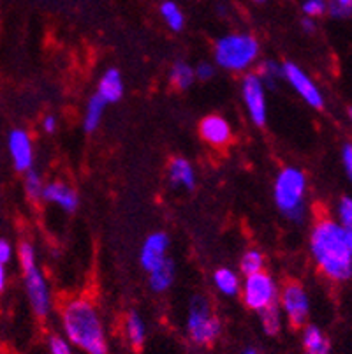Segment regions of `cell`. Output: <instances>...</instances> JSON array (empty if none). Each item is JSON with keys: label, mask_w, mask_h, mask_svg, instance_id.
I'll use <instances>...</instances> for the list:
<instances>
[{"label": "cell", "mask_w": 352, "mask_h": 354, "mask_svg": "<svg viewBox=\"0 0 352 354\" xmlns=\"http://www.w3.org/2000/svg\"><path fill=\"white\" fill-rule=\"evenodd\" d=\"M310 254L319 272L331 282L352 279V250L344 227L333 217H319L310 231Z\"/></svg>", "instance_id": "6da1fadb"}, {"label": "cell", "mask_w": 352, "mask_h": 354, "mask_svg": "<svg viewBox=\"0 0 352 354\" xmlns=\"http://www.w3.org/2000/svg\"><path fill=\"white\" fill-rule=\"evenodd\" d=\"M62 324L67 340L86 354H109L104 326L93 304L74 298L62 308Z\"/></svg>", "instance_id": "7a4b0ae2"}, {"label": "cell", "mask_w": 352, "mask_h": 354, "mask_svg": "<svg viewBox=\"0 0 352 354\" xmlns=\"http://www.w3.org/2000/svg\"><path fill=\"white\" fill-rule=\"evenodd\" d=\"M273 198L280 214L290 222H303L306 215V175L295 166L284 167L277 175Z\"/></svg>", "instance_id": "3957f363"}, {"label": "cell", "mask_w": 352, "mask_h": 354, "mask_svg": "<svg viewBox=\"0 0 352 354\" xmlns=\"http://www.w3.org/2000/svg\"><path fill=\"white\" fill-rule=\"evenodd\" d=\"M259 57V43L250 34H228L215 43V62L232 73L252 67Z\"/></svg>", "instance_id": "277c9868"}, {"label": "cell", "mask_w": 352, "mask_h": 354, "mask_svg": "<svg viewBox=\"0 0 352 354\" xmlns=\"http://www.w3.org/2000/svg\"><path fill=\"white\" fill-rule=\"evenodd\" d=\"M187 333L190 340L198 346H210L221 335V321L213 315L208 300L203 296H196L190 301L189 315H187Z\"/></svg>", "instance_id": "5b68a950"}, {"label": "cell", "mask_w": 352, "mask_h": 354, "mask_svg": "<svg viewBox=\"0 0 352 354\" xmlns=\"http://www.w3.org/2000/svg\"><path fill=\"white\" fill-rule=\"evenodd\" d=\"M240 292L243 304L256 312L279 301V289H277L275 281L264 270L247 275L245 282L241 284Z\"/></svg>", "instance_id": "8992f818"}, {"label": "cell", "mask_w": 352, "mask_h": 354, "mask_svg": "<svg viewBox=\"0 0 352 354\" xmlns=\"http://www.w3.org/2000/svg\"><path fill=\"white\" fill-rule=\"evenodd\" d=\"M279 305L293 326H306V321H308L310 315V298L302 284L287 282L282 291H280Z\"/></svg>", "instance_id": "52a82bcc"}, {"label": "cell", "mask_w": 352, "mask_h": 354, "mask_svg": "<svg viewBox=\"0 0 352 354\" xmlns=\"http://www.w3.org/2000/svg\"><path fill=\"white\" fill-rule=\"evenodd\" d=\"M282 80H286L296 94L314 109L324 108V95H322L321 88L314 83V80L310 78L308 74L295 62L282 64Z\"/></svg>", "instance_id": "ba28073f"}, {"label": "cell", "mask_w": 352, "mask_h": 354, "mask_svg": "<svg viewBox=\"0 0 352 354\" xmlns=\"http://www.w3.org/2000/svg\"><path fill=\"white\" fill-rule=\"evenodd\" d=\"M25 275V288H27L28 301L32 305V310L39 317H46L51 308V295L46 281H44L43 272L39 270L37 263H27L21 265Z\"/></svg>", "instance_id": "9c48e42d"}, {"label": "cell", "mask_w": 352, "mask_h": 354, "mask_svg": "<svg viewBox=\"0 0 352 354\" xmlns=\"http://www.w3.org/2000/svg\"><path fill=\"white\" fill-rule=\"evenodd\" d=\"M241 95L250 115V120L256 125L266 124L268 104H266V86L261 82L256 73L247 74L241 82Z\"/></svg>", "instance_id": "30bf717a"}, {"label": "cell", "mask_w": 352, "mask_h": 354, "mask_svg": "<svg viewBox=\"0 0 352 354\" xmlns=\"http://www.w3.org/2000/svg\"><path fill=\"white\" fill-rule=\"evenodd\" d=\"M8 147L9 153L12 157V162H15L16 171L25 173L28 169H32V164H34V147H32L30 136L25 131H21V129L12 131L9 134Z\"/></svg>", "instance_id": "8fae6325"}, {"label": "cell", "mask_w": 352, "mask_h": 354, "mask_svg": "<svg viewBox=\"0 0 352 354\" xmlns=\"http://www.w3.org/2000/svg\"><path fill=\"white\" fill-rule=\"evenodd\" d=\"M167 249H169V236L163 231L148 234L147 240L143 241L140 252V263L147 272L163 263L167 257Z\"/></svg>", "instance_id": "7c38bea8"}, {"label": "cell", "mask_w": 352, "mask_h": 354, "mask_svg": "<svg viewBox=\"0 0 352 354\" xmlns=\"http://www.w3.org/2000/svg\"><path fill=\"white\" fill-rule=\"evenodd\" d=\"M199 134L212 147H224L231 141L232 131L229 122L221 115H208L199 124Z\"/></svg>", "instance_id": "4fadbf2b"}, {"label": "cell", "mask_w": 352, "mask_h": 354, "mask_svg": "<svg viewBox=\"0 0 352 354\" xmlns=\"http://www.w3.org/2000/svg\"><path fill=\"white\" fill-rule=\"evenodd\" d=\"M41 199H44V201L48 203H53V205L60 207L64 212H67V214L76 212L77 205H80L77 192L64 182H51L48 183V185H44L43 198Z\"/></svg>", "instance_id": "5bb4252c"}, {"label": "cell", "mask_w": 352, "mask_h": 354, "mask_svg": "<svg viewBox=\"0 0 352 354\" xmlns=\"http://www.w3.org/2000/svg\"><path fill=\"white\" fill-rule=\"evenodd\" d=\"M167 176L173 187L185 189L192 191L196 187V171H194L192 164L183 157H174L167 167Z\"/></svg>", "instance_id": "9a60e30c"}, {"label": "cell", "mask_w": 352, "mask_h": 354, "mask_svg": "<svg viewBox=\"0 0 352 354\" xmlns=\"http://www.w3.org/2000/svg\"><path fill=\"white\" fill-rule=\"evenodd\" d=\"M97 95L106 102V104H113L118 102L124 95V80L118 69H108L99 80L97 85Z\"/></svg>", "instance_id": "2e32d148"}, {"label": "cell", "mask_w": 352, "mask_h": 354, "mask_svg": "<svg viewBox=\"0 0 352 354\" xmlns=\"http://www.w3.org/2000/svg\"><path fill=\"white\" fill-rule=\"evenodd\" d=\"M174 272H176V270H174V263L169 257H166L163 263H159L155 268H151L150 272H148V277H150V288L154 289L155 292L167 291L174 282Z\"/></svg>", "instance_id": "e0dca14e"}, {"label": "cell", "mask_w": 352, "mask_h": 354, "mask_svg": "<svg viewBox=\"0 0 352 354\" xmlns=\"http://www.w3.org/2000/svg\"><path fill=\"white\" fill-rule=\"evenodd\" d=\"M303 347L305 354H329V340L315 324L303 326Z\"/></svg>", "instance_id": "ac0fdd59"}, {"label": "cell", "mask_w": 352, "mask_h": 354, "mask_svg": "<svg viewBox=\"0 0 352 354\" xmlns=\"http://www.w3.org/2000/svg\"><path fill=\"white\" fill-rule=\"evenodd\" d=\"M213 284L224 296H237L241 289L240 277L229 268H219L213 273Z\"/></svg>", "instance_id": "d6986e66"}, {"label": "cell", "mask_w": 352, "mask_h": 354, "mask_svg": "<svg viewBox=\"0 0 352 354\" xmlns=\"http://www.w3.org/2000/svg\"><path fill=\"white\" fill-rule=\"evenodd\" d=\"M261 326H263L266 335H279L280 328H282V308H280L279 301L268 305L263 310H259Z\"/></svg>", "instance_id": "ffe728a7"}, {"label": "cell", "mask_w": 352, "mask_h": 354, "mask_svg": "<svg viewBox=\"0 0 352 354\" xmlns=\"http://www.w3.org/2000/svg\"><path fill=\"white\" fill-rule=\"evenodd\" d=\"M104 108L106 102L97 94H93L89 99V104H86L85 109V118H83V127H85L86 133H93L99 127V124L102 120V115H104Z\"/></svg>", "instance_id": "44dd1931"}, {"label": "cell", "mask_w": 352, "mask_h": 354, "mask_svg": "<svg viewBox=\"0 0 352 354\" xmlns=\"http://www.w3.org/2000/svg\"><path fill=\"white\" fill-rule=\"evenodd\" d=\"M125 330H127V339L134 349H141L147 339V326H145L143 319L138 312H131L127 315V323H125Z\"/></svg>", "instance_id": "7402d4cb"}, {"label": "cell", "mask_w": 352, "mask_h": 354, "mask_svg": "<svg viewBox=\"0 0 352 354\" xmlns=\"http://www.w3.org/2000/svg\"><path fill=\"white\" fill-rule=\"evenodd\" d=\"M194 80H196V76H194V67H190L187 62L178 60V62H174L173 66H171L169 82L174 88H178V90L190 88Z\"/></svg>", "instance_id": "603a6c76"}, {"label": "cell", "mask_w": 352, "mask_h": 354, "mask_svg": "<svg viewBox=\"0 0 352 354\" xmlns=\"http://www.w3.org/2000/svg\"><path fill=\"white\" fill-rule=\"evenodd\" d=\"M342 227L347 236L349 247L352 250V196H342L337 203V217Z\"/></svg>", "instance_id": "cb8c5ba5"}, {"label": "cell", "mask_w": 352, "mask_h": 354, "mask_svg": "<svg viewBox=\"0 0 352 354\" xmlns=\"http://www.w3.org/2000/svg\"><path fill=\"white\" fill-rule=\"evenodd\" d=\"M160 15H163L167 27L173 32H180L183 28V25H185V16H183L182 9L174 4V2H171V0L163 2V6H160Z\"/></svg>", "instance_id": "d4e9b609"}, {"label": "cell", "mask_w": 352, "mask_h": 354, "mask_svg": "<svg viewBox=\"0 0 352 354\" xmlns=\"http://www.w3.org/2000/svg\"><path fill=\"white\" fill-rule=\"evenodd\" d=\"M264 268V256L259 250H247L240 259V270L245 277L252 275V273L263 272Z\"/></svg>", "instance_id": "484cf974"}, {"label": "cell", "mask_w": 352, "mask_h": 354, "mask_svg": "<svg viewBox=\"0 0 352 354\" xmlns=\"http://www.w3.org/2000/svg\"><path fill=\"white\" fill-rule=\"evenodd\" d=\"M256 74L264 83V86H273L279 80H282V66H279L273 60H266V62L261 64Z\"/></svg>", "instance_id": "4316f807"}, {"label": "cell", "mask_w": 352, "mask_h": 354, "mask_svg": "<svg viewBox=\"0 0 352 354\" xmlns=\"http://www.w3.org/2000/svg\"><path fill=\"white\" fill-rule=\"evenodd\" d=\"M43 189L44 183L41 180V175L34 169H28L27 176H25V192H27L28 199L32 201H39V199L43 198Z\"/></svg>", "instance_id": "83f0119b"}, {"label": "cell", "mask_w": 352, "mask_h": 354, "mask_svg": "<svg viewBox=\"0 0 352 354\" xmlns=\"http://www.w3.org/2000/svg\"><path fill=\"white\" fill-rule=\"evenodd\" d=\"M303 12H305L306 18H317L322 16L324 12H328V2L326 0H305L303 2Z\"/></svg>", "instance_id": "f1b7e54d"}, {"label": "cell", "mask_w": 352, "mask_h": 354, "mask_svg": "<svg viewBox=\"0 0 352 354\" xmlns=\"http://www.w3.org/2000/svg\"><path fill=\"white\" fill-rule=\"evenodd\" d=\"M194 76H196V80L208 82V80H212L215 76V67L208 62L198 64V66L194 67Z\"/></svg>", "instance_id": "f546056e"}, {"label": "cell", "mask_w": 352, "mask_h": 354, "mask_svg": "<svg viewBox=\"0 0 352 354\" xmlns=\"http://www.w3.org/2000/svg\"><path fill=\"white\" fill-rule=\"evenodd\" d=\"M50 353L51 354H73L71 353V347L67 340H64L62 337H51L50 339Z\"/></svg>", "instance_id": "4dcf8cb0"}, {"label": "cell", "mask_w": 352, "mask_h": 354, "mask_svg": "<svg viewBox=\"0 0 352 354\" xmlns=\"http://www.w3.org/2000/svg\"><path fill=\"white\" fill-rule=\"evenodd\" d=\"M342 164H344L345 175L352 183V143H344L342 147Z\"/></svg>", "instance_id": "1f68e13d"}, {"label": "cell", "mask_w": 352, "mask_h": 354, "mask_svg": "<svg viewBox=\"0 0 352 354\" xmlns=\"http://www.w3.org/2000/svg\"><path fill=\"white\" fill-rule=\"evenodd\" d=\"M11 259V245H9V241L0 240V263H9Z\"/></svg>", "instance_id": "d6a6232c"}, {"label": "cell", "mask_w": 352, "mask_h": 354, "mask_svg": "<svg viewBox=\"0 0 352 354\" xmlns=\"http://www.w3.org/2000/svg\"><path fill=\"white\" fill-rule=\"evenodd\" d=\"M43 127H44V131H46L48 134L57 133V118H55L53 115H48V117L44 118V122H43Z\"/></svg>", "instance_id": "836d02e7"}, {"label": "cell", "mask_w": 352, "mask_h": 354, "mask_svg": "<svg viewBox=\"0 0 352 354\" xmlns=\"http://www.w3.org/2000/svg\"><path fill=\"white\" fill-rule=\"evenodd\" d=\"M302 28L306 32V34H314V32L317 30V27H315V24L312 18H305V20L302 21Z\"/></svg>", "instance_id": "e575fe53"}, {"label": "cell", "mask_w": 352, "mask_h": 354, "mask_svg": "<svg viewBox=\"0 0 352 354\" xmlns=\"http://www.w3.org/2000/svg\"><path fill=\"white\" fill-rule=\"evenodd\" d=\"M6 281H8V277H6V265L0 263V291H4Z\"/></svg>", "instance_id": "d590c367"}, {"label": "cell", "mask_w": 352, "mask_h": 354, "mask_svg": "<svg viewBox=\"0 0 352 354\" xmlns=\"http://www.w3.org/2000/svg\"><path fill=\"white\" fill-rule=\"evenodd\" d=\"M329 2H333V4H338L340 8L347 9V11L352 12V0H329Z\"/></svg>", "instance_id": "8d00e7d4"}, {"label": "cell", "mask_w": 352, "mask_h": 354, "mask_svg": "<svg viewBox=\"0 0 352 354\" xmlns=\"http://www.w3.org/2000/svg\"><path fill=\"white\" fill-rule=\"evenodd\" d=\"M243 354H259V351H257L256 347H247V349L243 351Z\"/></svg>", "instance_id": "74e56055"}, {"label": "cell", "mask_w": 352, "mask_h": 354, "mask_svg": "<svg viewBox=\"0 0 352 354\" xmlns=\"http://www.w3.org/2000/svg\"><path fill=\"white\" fill-rule=\"evenodd\" d=\"M254 2H257V4H263V2H266V0H254Z\"/></svg>", "instance_id": "f35d334b"}, {"label": "cell", "mask_w": 352, "mask_h": 354, "mask_svg": "<svg viewBox=\"0 0 352 354\" xmlns=\"http://www.w3.org/2000/svg\"><path fill=\"white\" fill-rule=\"evenodd\" d=\"M349 117H351V122H352V108H351V111H349Z\"/></svg>", "instance_id": "ab89813d"}]
</instances>
